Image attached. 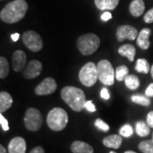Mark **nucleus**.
<instances>
[{"label":"nucleus","instance_id":"dca6fc26","mask_svg":"<svg viewBox=\"0 0 153 153\" xmlns=\"http://www.w3.org/2000/svg\"><path fill=\"white\" fill-rule=\"evenodd\" d=\"M122 142H123L122 137L117 134H111L105 137L103 140V144L105 146L108 148H114V149H118L120 147Z\"/></svg>","mask_w":153,"mask_h":153},{"label":"nucleus","instance_id":"7c9ffc66","mask_svg":"<svg viewBox=\"0 0 153 153\" xmlns=\"http://www.w3.org/2000/svg\"><path fill=\"white\" fill-rule=\"evenodd\" d=\"M144 21H145L146 23H148V24L152 23L153 22V8L146 12V15H145V16H144Z\"/></svg>","mask_w":153,"mask_h":153},{"label":"nucleus","instance_id":"f704fd0d","mask_svg":"<svg viewBox=\"0 0 153 153\" xmlns=\"http://www.w3.org/2000/svg\"><path fill=\"white\" fill-rule=\"evenodd\" d=\"M146 96H147L149 98H152L153 97V83H151L147 88L146 89Z\"/></svg>","mask_w":153,"mask_h":153},{"label":"nucleus","instance_id":"79ce46f5","mask_svg":"<svg viewBox=\"0 0 153 153\" xmlns=\"http://www.w3.org/2000/svg\"><path fill=\"white\" fill-rule=\"evenodd\" d=\"M109 153H117V152H110Z\"/></svg>","mask_w":153,"mask_h":153},{"label":"nucleus","instance_id":"39448f33","mask_svg":"<svg viewBox=\"0 0 153 153\" xmlns=\"http://www.w3.org/2000/svg\"><path fill=\"white\" fill-rule=\"evenodd\" d=\"M78 76L82 85L86 87H91L94 85L98 80L97 65L93 62H88L81 68Z\"/></svg>","mask_w":153,"mask_h":153},{"label":"nucleus","instance_id":"37998d69","mask_svg":"<svg viewBox=\"0 0 153 153\" xmlns=\"http://www.w3.org/2000/svg\"><path fill=\"white\" fill-rule=\"evenodd\" d=\"M152 140H153V133H152Z\"/></svg>","mask_w":153,"mask_h":153},{"label":"nucleus","instance_id":"ddd939ff","mask_svg":"<svg viewBox=\"0 0 153 153\" xmlns=\"http://www.w3.org/2000/svg\"><path fill=\"white\" fill-rule=\"evenodd\" d=\"M27 144L26 140L22 137H15L9 143V153H26Z\"/></svg>","mask_w":153,"mask_h":153},{"label":"nucleus","instance_id":"c756f323","mask_svg":"<svg viewBox=\"0 0 153 153\" xmlns=\"http://www.w3.org/2000/svg\"><path fill=\"white\" fill-rule=\"evenodd\" d=\"M0 124L2 128L4 129V131H8L10 129V127H9V123H8V121L6 119L5 117L3 116V114L1 113L0 114Z\"/></svg>","mask_w":153,"mask_h":153},{"label":"nucleus","instance_id":"f8f14e48","mask_svg":"<svg viewBox=\"0 0 153 153\" xmlns=\"http://www.w3.org/2000/svg\"><path fill=\"white\" fill-rule=\"evenodd\" d=\"M27 65V55L24 51L18 49L12 55V67L15 71H22Z\"/></svg>","mask_w":153,"mask_h":153},{"label":"nucleus","instance_id":"423d86ee","mask_svg":"<svg viewBox=\"0 0 153 153\" xmlns=\"http://www.w3.org/2000/svg\"><path fill=\"white\" fill-rule=\"evenodd\" d=\"M98 79L105 85L111 86L114 83L115 71L109 60H102L97 64Z\"/></svg>","mask_w":153,"mask_h":153},{"label":"nucleus","instance_id":"9d476101","mask_svg":"<svg viewBox=\"0 0 153 153\" xmlns=\"http://www.w3.org/2000/svg\"><path fill=\"white\" fill-rule=\"evenodd\" d=\"M57 84L54 78L46 77L35 88V94L38 95H48L55 92Z\"/></svg>","mask_w":153,"mask_h":153},{"label":"nucleus","instance_id":"4468645a","mask_svg":"<svg viewBox=\"0 0 153 153\" xmlns=\"http://www.w3.org/2000/svg\"><path fill=\"white\" fill-rule=\"evenodd\" d=\"M151 33H152V31L149 28H144L140 32L138 37H137V44L140 49H149L150 44H151L149 38L151 36Z\"/></svg>","mask_w":153,"mask_h":153},{"label":"nucleus","instance_id":"5701e85b","mask_svg":"<svg viewBox=\"0 0 153 153\" xmlns=\"http://www.w3.org/2000/svg\"><path fill=\"white\" fill-rule=\"evenodd\" d=\"M10 71V64L5 57H0V78L4 79Z\"/></svg>","mask_w":153,"mask_h":153},{"label":"nucleus","instance_id":"7ed1b4c3","mask_svg":"<svg viewBox=\"0 0 153 153\" xmlns=\"http://www.w3.org/2000/svg\"><path fill=\"white\" fill-rule=\"evenodd\" d=\"M46 121L50 129L53 131H61L67 125L68 115L64 109L55 107L49 112Z\"/></svg>","mask_w":153,"mask_h":153},{"label":"nucleus","instance_id":"58836bf2","mask_svg":"<svg viewBox=\"0 0 153 153\" xmlns=\"http://www.w3.org/2000/svg\"><path fill=\"white\" fill-rule=\"evenodd\" d=\"M0 153H7L6 152V150H5V148L2 145L0 146Z\"/></svg>","mask_w":153,"mask_h":153},{"label":"nucleus","instance_id":"f257e3e1","mask_svg":"<svg viewBox=\"0 0 153 153\" xmlns=\"http://www.w3.org/2000/svg\"><path fill=\"white\" fill-rule=\"evenodd\" d=\"M28 9L27 3L25 0H14L1 10V20L8 24H14L22 20Z\"/></svg>","mask_w":153,"mask_h":153},{"label":"nucleus","instance_id":"2f4dec72","mask_svg":"<svg viewBox=\"0 0 153 153\" xmlns=\"http://www.w3.org/2000/svg\"><path fill=\"white\" fill-rule=\"evenodd\" d=\"M85 108L89 112H94L96 111V108H95V105H94V103L91 101V100H88L85 103Z\"/></svg>","mask_w":153,"mask_h":153},{"label":"nucleus","instance_id":"f3484780","mask_svg":"<svg viewBox=\"0 0 153 153\" xmlns=\"http://www.w3.org/2000/svg\"><path fill=\"white\" fill-rule=\"evenodd\" d=\"M145 10V3L143 0H133L129 5V11L134 17L140 16Z\"/></svg>","mask_w":153,"mask_h":153},{"label":"nucleus","instance_id":"4be33fe9","mask_svg":"<svg viewBox=\"0 0 153 153\" xmlns=\"http://www.w3.org/2000/svg\"><path fill=\"white\" fill-rule=\"evenodd\" d=\"M125 85L129 89L135 90L140 87V79L135 75H128L124 79Z\"/></svg>","mask_w":153,"mask_h":153},{"label":"nucleus","instance_id":"2eb2a0df","mask_svg":"<svg viewBox=\"0 0 153 153\" xmlns=\"http://www.w3.org/2000/svg\"><path fill=\"white\" fill-rule=\"evenodd\" d=\"M71 150L73 153H94V148L89 144L80 140L72 142Z\"/></svg>","mask_w":153,"mask_h":153},{"label":"nucleus","instance_id":"c9c22d12","mask_svg":"<svg viewBox=\"0 0 153 153\" xmlns=\"http://www.w3.org/2000/svg\"><path fill=\"white\" fill-rule=\"evenodd\" d=\"M111 17H112L111 14L108 11H105V13H103L101 15V20L104 21V22H107V21H109L110 19H111Z\"/></svg>","mask_w":153,"mask_h":153},{"label":"nucleus","instance_id":"a211bd4d","mask_svg":"<svg viewBox=\"0 0 153 153\" xmlns=\"http://www.w3.org/2000/svg\"><path fill=\"white\" fill-rule=\"evenodd\" d=\"M118 3L119 0H94L95 6L100 10H112Z\"/></svg>","mask_w":153,"mask_h":153},{"label":"nucleus","instance_id":"aec40b11","mask_svg":"<svg viewBox=\"0 0 153 153\" xmlns=\"http://www.w3.org/2000/svg\"><path fill=\"white\" fill-rule=\"evenodd\" d=\"M13 103V99L9 93L2 91L0 93V112L3 113L10 109Z\"/></svg>","mask_w":153,"mask_h":153},{"label":"nucleus","instance_id":"a19ab883","mask_svg":"<svg viewBox=\"0 0 153 153\" xmlns=\"http://www.w3.org/2000/svg\"><path fill=\"white\" fill-rule=\"evenodd\" d=\"M124 153H137V152H133V151H127V152H125Z\"/></svg>","mask_w":153,"mask_h":153},{"label":"nucleus","instance_id":"6e6552de","mask_svg":"<svg viewBox=\"0 0 153 153\" xmlns=\"http://www.w3.org/2000/svg\"><path fill=\"white\" fill-rule=\"evenodd\" d=\"M22 42L33 52H38L43 49L44 42L41 36L34 31H27L22 35Z\"/></svg>","mask_w":153,"mask_h":153},{"label":"nucleus","instance_id":"1a4fd4ad","mask_svg":"<svg viewBox=\"0 0 153 153\" xmlns=\"http://www.w3.org/2000/svg\"><path fill=\"white\" fill-rule=\"evenodd\" d=\"M139 35L138 33V30L136 28L129 26V25H122L119 26L117 27V39L118 42H123L126 39L128 40H134L135 38H137Z\"/></svg>","mask_w":153,"mask_h":153},{"label":"nucleus","instance_id":"0eeeda50","mask_svg":"<svg viewBox=\"0 0 153 153\" xmlns=\"http://www.w3.org/2000/svg\"><path fill=\"white\" fill-rule=\"evenodd\" d=\"M24 123L29 131H38L43 125V116L38 109L29 108L24 117Z\"/></svg>","mask_w":153,"mask_h":153},{"label":"nucleus","instance_id":"e433bc0d","mask_svg":"<svg viewBox=\"0 0 153 153\" xmlns=\"http://www.w3.org/2000/svg\"><path fill=\"white\" fill-rule=\"evenodd\" d=\"M30 153H45L44 152V148L41 146H37V147L33 148V150L30 152Z\"/></svg>","mask_w":153,"mask_h":153},{"label":"nucleus","instance_id":"cd10ccee","mask_svg":"<svg viewBox=\"0 0 153 153\" xmlns=\"http://www.w3.org/2000/svg\"><path fill=\"white\" fill-rule=\"evenodd\" d=\"M133 132H134V130H133V128H132L131 126L129 125V124H125V125H123L120 128L119 134H121V136L128 138V137L131 136L132 134H133Z\"/></svg>","mask_w":153,"mask_h":153},{"label":"nucleus","instance_id":"c85d7f7f","mask_svg":"<svg viewBox=\"0 0 153 153\" xmlns=\"http://www.w3.org/2000/svg\"><path fill=\"white\" fill-rule=\"evenodd\" d=\"M94 126L96 128H98L99 129H100V130L105 132H107L110 129L109 125L107 123H105L103 120L100 119V118H98V119H96V120L94 121Z\"/></svg>","mask_w":153,"mask_h":153},{"label":"nucleus","instance_id":"6ab92c4d","mask_svg":"<svg viewBox=\"0 0 153 153\" xmlns=\"http://www.w3.org/2000/svg\"><path fill=\"white\" fill-rule=\"evenodd\" d=\"M118 53L122 56L127 57L129 61H134L135 54H136V50H135L134 46H133L132 44H124V45H122L118 49Z\"/></svg>","mask_w":153,"mask_h":153},{"label":"nucleus","instance_id":"f03ea898","mask_svg":"<svg viewBox=\"0 0 153 153\" xmlns=\"http://www.w3.org/2000/svg\"><path fill=\"white\" fill-rule=\"evenodd\" d=\"M60 95L62 100L74 111H81L85 107V94L81 88L66 86L61 89Z\"/></svg>","mask_w":153,"mask_h":153},{"label":"nucleus","instance_id":"b1692460","mask_svg":"<svg viewBox=\"0 0 153 153\" xmlns=\"http://www.w3.org/2000/svg\"><path fill=\"white\" fill-rule=\"evenodd\" d=\"M135 70L138 72L146 74L150 71L149 62L146 59H138L136 61V65H135Z\"/></svg>","mask_w":153,"mask_h":153},{"label":"nucleus","instance_id":"20e7f679","mask_svg":"<svg viewBox=\"0 0 153 153\" xmlns=\"http://www.w3.org/2000/svg\"><path fill=\"white\" fill-rule=\"evenodd\" d=\"M100 38L94 33H87L80 36L76 41V47L83 55L94 54L100 47Z\"/></svg>","mask_w":153,"mask_h":153},{"label":"nucleus","instance_id":"473e14b6","mask_svg":"<svg viewBox=\"0 0 153 153\" xmlns=\"http://www.w3.org/2000/svg\"><path fill=\"white\" fill-rule=\"evenodd\" d=\"M100 97L102 99H104V100H109L110 93L107 88H104L101 89V91H100Z\"/></svg>","mask_w":153,"mask_h":153},{"label":"nucleus","instance_id":"9b49d317","mask_svg":"<svg viewBox=\"0 0 153 153\" xmlns=\"http://www.w3.org/2000/svg\"><path fill=\"white\" fill-rule=\"evenodd\" d=\"M43 70L42 63L37 60H31L23 71V76L27 79H33L38 76Z\"/></svg>","mask_w":153,"mask_h":153},{"label":"nucleus","instance_id":"412c9836","mask_svg":"<svg viewBox=\"0 0 153 153\" xmlns=\"http://www.w3.org/2000/svg\"><path fill=\"white\" fill-rule=\"evenodd\" d=\"M135 131L139 136L146 137L149 135V134L151 133V128L145 122L139 121L137 122L136 125H135Z\"/></svg>","mask_w":153,"mask_h":153},{"label":"nucleus","instance_id":"bb28decb","mask_svg":"<svg viewBox=\"0 0 153 153\" xmlns=\"http://www.w3.org/2000/svg\"><path fill=\"white\" fill-rule=\"evenodd\" d=\"M139 149L143 153H153V140H144L139 144Z\"/></svg>","mask_w":153,"mask_h":153},{"label":"nucleus","instance_id":"4c0bfd02","mask_svg":"<svg viewBox=\"0 0 153 153\" xmlns=\"http://www.w3.org/2000/svg\"><path fill=\"white\" fill-rule=\"evenodd\" d=\"M11 38L13 40V42H17L20 38V34L19 33H13L11 34Z\"/></svg>","mask_w":153,"mask_h":153},{"label":"nucleus","instance_id":"a878e982","mask_svg":"<svg viewBox=\"0 0 153 153\" xmlns=\"http://www.w3.org/2000/svg\"><path fill=\"white\" fill-rule=\"evenodd\" d=\"M131 100L135 104L140 105L143 106H148L151 104V100L147 96H142V95H133L131 97Z\"/></svg>","mask_w":153,"mask_h":153},{"label":"nucleus","instance_id":"393cba45","mask_svg":"<svg viewBox=\"0 0 153 153\" xmlns=\"http://www.w3.org/2000/svg\"><path fill=\"white\" fill-rule=\"evenodd\" d=\"M128 75V68L124 65L118 66L116 71H115V76L116 79L118 81H123L125 79V77Z\"/></svg>","mask_w":153,"mask_h":153},{"label":"nucleus","instance_id":"ea45409f","mask_svg":"<svg viewBox=\"0 0 153 153\" xmlns=\"http://www.w3.org/2000/svg\"><path fill=\"white\" fill-rule=\"evenodd\" d=\"M151 74H152V76L153 78V65L152 66V68H151Z\"/></svg>","mask_w":153,"mask_h":153},{"label":"nucleus","instance_id":"72a5a7b5","mask_svg":"<svg viewBox=\"0 0 153 153\" xmlns=\"http://www.w3.org/2000/svg\"><path fill=\"white\" fill-rule=\"evenodd\" d=\"M146 123L150 128H153V111H150L146 117Z\"/></svg>","mask_w":153,"mask_h":153}]
</instances>
